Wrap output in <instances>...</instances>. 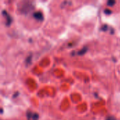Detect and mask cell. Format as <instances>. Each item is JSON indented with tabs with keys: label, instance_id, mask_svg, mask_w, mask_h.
<instances>
[{
	"label": "cell",
	"instance_id": "6da1fadb",
	"mask_svg": "<svg viewBox=\"0 0 120 120\" xmlns=\"http://www.w3.org/2000/svg\"><path fill=\"white\" fill-rule=\"evenodd\" d=\"M34 6L33 3L31 1H21L18 5V10L21 13H24V14L30 13L34 9Z\"/></svg>",
	"mask_w": 120,
	"mask_h": 120
},
{
	"label": "cell",
	"instance_id": "7a4b0ae2",
	"mask_svg": "<svg viewBox=\"0 0 120 120\" xmlns=\"http://www.w3.org/2000/svg\"><path fill=\"white\" fill-rule=\"evenodd\" d=\"M27 119L28 120H38L39 118V115L38 114L34 112V113H32L30 112H27Z\"/></svg>",
	"mask_w": 120,
	"mask_h": 120
},
{
	"label": "cell",
	"instance_id": "3957f363",
	"mask_svg": "<svg viewBox=\"0 0 120 120\" xmlns=\"http://www.w3.org/2000/svg\"><path fill=\"white\" fill-rule=\"evenodd\" d=\"M2 13H3V15L5 16V18H6V24L7 25H9L11 23V22H12V19H11V17L8 14V13L6 11H3V12H2Z\"/></svg>",
	"mask_w": 120,
	"mask_h": 120
},
{
	"label": "cell",
	"instance_id": "277c9868",
	"mask_svg": "<svg viewBox=\"0 0 120 120\" xmlns=\"http://www.w3.org/2000/svg\"><path fill=\"white\" fill-rule=\"evenodd\" d=\"M33 17L39 20H42L44 19V15L43 13L41 11H35L33 13Z\"/></svg>",
	"mask_w": 120,
	"mask_h": 120
},
{
	"label": "cell",
	"instance_id": "5b68a950",
	"mask_svg": "<svg viewBox=\"0 0 120 120\" xmlns=\"http://www.w3.org/2000/svg\"><path fill=\"white\" fill-rule=\"evenodd\" d=\"M87 49H88V48H87L86 46H84V47H83L80 51H78L77 54H78V55H79V56H82V55H84V54L86 52Z\"/></svg>",
	"mask_w": 120,
	"mask_h": 120
},
{
	"label": "cell",
	"instance_id": "8992f818",
	"mask_svg": "<svg viewBox=\"0 0 120 120\" xmlns=\"http://www.w3.org/2000/svg\"><path fill=\"white\" fill-rule=\"evenodd\" d=\"M108 6H113L115 4V1H112V0H110V1H108Z\"/></svg>",
	"mask_w": 120,
	"mask_h": 120
},
{
	"label": "cell",
	"instance_id": "52a82bcc",
	"mask_svg": "<svg viewBox=\"0 0 120 120\" xmlns=\"http://www.w3.org/2000/svg\"><path fill=\"white\" fill-rule=\"evenodd\" d=\"M106 120H116V119L114 117H112V116H110V117H108Z\"/></svg>",
	"mask_w": 120,
	"mask_h": 120
},
{
	"label": "cell",
	"instance_id": "ba28073f",
	"mask_svg": "<svg viewBox=\"0 0 120 120\" xmlns=\"http://www.w3.org/2000/svg\"><path fill=\"white\" fill-rule=\"evenodd\" d=\"M105 13H108V14H110L112 13V11L110 10H108V9H105Z\"/></svg>",
	"mask_w": 120,
	"mask_h": 120
}]
</instances>
